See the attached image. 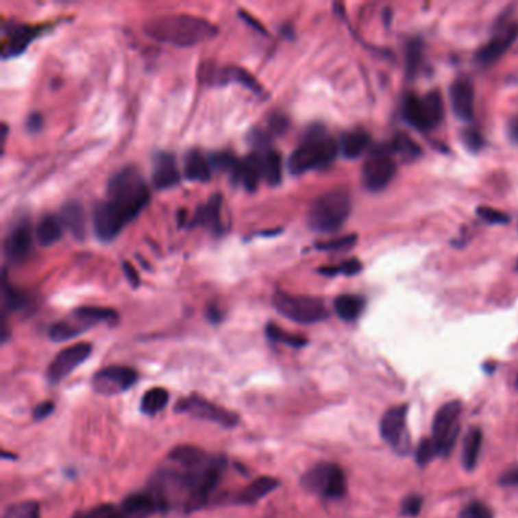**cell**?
Instances as JSON below:
<instances>
[{
  "instance_id": "6da1fadb",
  "label": "cell",
  "mask_w": 518,
  "mask_h": 518,
  "mask_svg": "<svg viewBox=\"0 0 518 518\" xmlns=\"http://www.w3.org/2000/svg\"><path fill=\"white\" fill-rule=\"evenodd\" d=\"M148 202L149 188L136 167L119 171L108 181L107 199L97 202L93 208L96 236L103 242L116 239Z\"/></svg>"
},
{
  "instance_id": "7a4b0ae2",
  "label": "cell",
  "mask_w": 518,
  "mask_h": 518,
  "mask_svg": "<svg viewBox=\"0 0 518 518\" xmlns=\"http://www.w3.org/2000/svg\"><path fill=\"white\" fill-rule=\"evenodd\" d=\"M143 31L149 38L160 43L188 47L213 38L218 34V27L201 17L188 14H169L148 20Z\"/></svg>"
},
{
  "instance_id": "3957f363",
  "label": "cell",
  "mask_w": 518,
  "mask_h": 518,
  "mask_svg": "<svg viewBox=\"0 0 518 518\" xmlns=\"http://www.w3.org/2000/svg\"><path fill=\"white\" fill-rule=\"evenodd\" d=\"M338 156V143L325 134L321 127H313L304 137V142L292 152L289 158V171L292 173H304L312 169L327 167Z\"/></svg>"
},
{
  "instance_id": "277c9868",
  "label": "cell",
  "mask_w": 518,
  "mask_h": 518,
  "mask_svg": "<svg viewBox=\"0 0 518 518\" xmlns=\"http://www.w3.org/2000/svg\"><path fill=\"white\" fill-rule=\"evenodd\" d=\"M352 201L345 192H328L313 201L309 210V225L318 233H334L347 222Z\"/></svg>"
},
{
  "instance_id": "5b68a950",
  "label": "cell",
  "mask_w": 518,
  "mask_h": 518,
  "mask_svg": "<svg viewBox=\"0 0 518 518\" xmlns=\"http://www.w3.org/2000/svg\"><path fill=\"white\" fill-rule=\"evenodd\" d=\"M272 304L278 313L298 324H317L328 317L324 301L307 295H291L283 291H277L272 298Z\"/></svg>"
},
{
  "instance_id": "8992f818",
  "label": "cell",
  "mask_w": 518,
  "mask_h": 518,
  "mask_svg": "<svg viewBox=\"0 0 518 518\" xmlns=\"http://www.w3.org/2000/svg\"><path fill=\"white\" fill-rule=\"evenodd\" d=\"M301 485L306 491L319 494L325 499H341L347 493V478L342 468L330 462H321L312 467L303 478Z\"/></svg>"
},
{
  "instance_id": "52a82bcc",
  "label": "cell",
  "mask_w": 518,
  "mask_h": 518,
  "mask_svg": "<svg viewBox=\"0 0 518 518\" xmlns=\"http://www.w3.org/2000/svg\"><path fill=\"white\" fill-rule=\"evenodd\" d=\"M403 114L412 127L419 131L436 128L444 117V103L439 92H429L418 97L409 95L403 105Z\"/></svg>"
},
{
  "instance_id": "ba28073f",
  "label": "cell",
  "mask_w": 518,
  "mask_h": 518,
  "mask_svg": "<svg viewBox=\"0 0 518 518\" xmlns=\"http://www.w3.org/2000/svg\"><path fill=\"white\" fill-rule=\"evenodd\" d=\"M462 412V404L459 402H450L441 406V409L436 412L435 419L432 426V439L435 441L438 454L447 456L453 450L454 444L459 435L460 426L459 418Z\"/></svg>"
},
{
  "instance_id": "9c48e42d",
  "label": "cell",
  "mask_w": 518,
  "mask_h": 518,
  "mask_svg": "<svg viewBox=\"0 0 518 518\" xmlns=\"http://www.w3.org/2000/svg\"><path fill=\"white\" fill-rule=\"evenodd\" d=\"M175 412H177V414H187L193 418L204 419V421L216 423L222 427H225V429L236 427L237 424H239V419H241L239 415L234 414V412L223 409L222 406L208 402L206 400V398H202L196 394H192L178 400L177 404H175Z\"/></svg>"
},
{
  "instance_id": "30bf717a",
  "label": "cell",
  "mask_w": 518,
  "mask_h": 518,
  "mask_svg": "<svg viewBox=\"0 0 518 518\" xmlns=\"http://www.w3.org/2000/svg\"><path fill=\"white\" fill-rule=\"evenodd\" d=\"M395 175V163L391 158L389 146L374 149L362 169V181L368 190L379 192L386 187Z\"/></svg>"
},
{
  "instance_id": "8fae6325",
  "label": "cell",
  "mask_w": 518,
  "mask_h": 518,
  "mask_svg": "<svg viewBox=\"0 0 518 518\" xmlns=\"http://www.w3.org/2000/svg\"><path fill=\"white\" fill-rule=\"evenodd\" d=\"M92 352L93 347L92 344H88V342H79V344L61 349L47 367L46 375L49 383L57 384L67 379L76 368L88 359Z\"/></svg>"
},
{
  "instance_id": "7c38bea8",
  "label": "cell",
  "mask_w": 518,
  "mask_h": 518,
  "mask_svg": "<svg viewBox=\"0 0 518 518\" xmlns=\"http://www.w3.org/2000/svg\"><path fill=\"white\" fill-rule=\"evenodd\" d=\"M137 380L136 369L125 365H111L97 371L92 379V386L97 394L116 395L131 389Z\"/></svg>"
},
{
  "instance_id": "4fadbf2b",
  "label": "cell",
  "mask_w": 518,
  "mask_h": 518,
  "mask_svg": "<svg viewBox=\"0 0 518 518\" xmlns=\"http://www.w3.org/2000/svg\"><path fill=\"white\" fill-rule=\"evenodd\" d=\"M6 260L12 264L23 263L32 253V230L27 222L14 227L3 242Z\"/></svg>"
},
{
  "instance_id": "5bb4252c",
  "label": "cell",
  "mask_w": 518,
  "mask_h": 518,
  "mask_svg": "<svg viewBox=\"0 0 518 518\" xmlns=\"http://www.w3.org/2000/svg\"><path fill=\"white\" fill-rule=\"evenodd\" d=\"M406 417H408V406H394L382 417L380 433L382 438L392 447H400L406 433Z\"/></svg>"
},
{
  "instance_id": "9a60e30c",
  "label": "cell",
  "mask_w": 518,
  "mask_h": 518,
  "mask_svg": "<svg viewBox=\"0 0 518 518\" xmlns=\"http://www.w3.org/2000/svg\"><path fill=\"white\" fill-rule=\"evenodd\" d=\"M517 35L518 25H508L499 35H495V37L489 40L484 47H480V51L476 55V60H478L480 64H491V62L499 60L502 55L508 51L509 46L513 45L514 40L517 38Z\"/></svg>"
},
{
  "instance_id": "2e32d148",
  "label": "cell",
  "mask_w": 518,
  "mask_h": 518,
  "mask_svg": "<svg viewBox=\"0 0 518 518\" xmlns=\"http://www.w3.org/2000/svg\"><path fill=\"white\" fill-rule=\"evenodd\" d=\"M450 102L454 114L460 121H470L474 111V87L467 78H459L453 82L450 88Z\"/></svg>"
},
{
  "instance_id": "e0dca14e",
  "label": "cell",
  "mask_w": 518,
  "mask_h": 518,
  "mask_svg": "<svg viewBox=\"0 0 518 518\" xmlns=\"http://www.w3.org/2000/svg\"><path fill=\"white\" fill-rule=\"evenodd\" d=\"M121 514L123 518H149L160 513L158 503L149 491L132 493L125 497L121 505Z\"/></svg>"
},
{
  "instance_id": "ac0fdd59",
  "label": "cell",
  "mask_w": 518,
  "mask_h": 518,
  "mask_svg": "<svg viewBox=\"0 0 518 518\" xmlns=\"http://www.w3.org/2000/svg\"><path fill=\"white\" fill-rule=\"evenodd\" d=\"M181 180V173L178 171L177 162L172 153L160 152L158 156L153 160V172H152V181L153 186L160 190L164 188H171L177 186Z\"/></svg>"
},
{
  "instance_id": "d6986e66",
  "label": "cell",
  "mask_w": 518,
  "mask_h": 518,
  "mask_svg": "<svg viewBox=\"0 0 518 518\" xmlns=\"http://www.w3.org/2000/svg\"><path fill=\"white\" fill-rule=\"evenodd\" d=\"M222 196L221 193H214L204 206H201L192 219L190 227H204L214 234L222 233Z\"/></svg>"
},
{
  "instance_id": "ffe728a7",
  "label": "cell",
  "mask_w": 518,
  "mask_h": 518,
  "mask_svg": "<svg viewBox=\"0 0 518 518\" xmlns=\"http://www.w3.org/2000/svg\"><path fill=\"white\" fill-rule=\"evenodd\" d=\"M40 29L34 26L26 25H12L8 27L5 34V45H3V58L16 57V55L26 51L34 38H37Z\"/></svg>"
},
{
  "instance_id": "44dd1931",
  "label": "cell",
  "mask_w": 518,
  "mask_h": 518,
  "mask_svg": "<svg viewBox=\"0 0 518 518\" xmlns=\"http://www.w3.org/2000/svg\"><path fill=\"white\" fill-rule=\"evenodd\" d=\"M278 486V479L271 478V476H260V478H257L237 493V495L234 497V503L236 505H256L257 502H260L263 497L271 494Z\"/></svg>"
},
{
  "instance_id": "7402d4cb",
  "label": "cell",
  "mask_w": 518,
  "mask_h": 518,
  "mask_svg": "<svg viewBox=\"0 0 518 518\" xmlns=\"http://www.w3.org/2000/svg\"><path fill=\"white\" fill-rule=\"evenodd\" d=\"M263 178V157L258 156L257 152L249 153L241 162L239 167V177L237 181H241L242 186L248 192L257 190L258 183Z\"/></svg>"
},
{
  "instance_id": "603a6c76",
  "label": "cell",
  "mask_w": 518,
  "mask_h": 518,
  "mask_svg": "<svg viewBox=\"0 0 518 518\" xmlns=\"http://www.w3.org/2000/svg\"><path fill=\"white\" fill-rule=\"evenodd\" d=\"M212 163L201 151H190L184 158V175L190 181L207 183L212 178Z\"/></svg>"
},
{
  "instance_id": "cb8c5ba5",
  "label": "cell",
  "mask_w": 518,
  "mask_h": 518,
  "mask_svg": "<svg viewBox=\"0 0 518 518\" xmlns=\"http://www.w3.org/2000/svg\"><path fill=\"white\" fill-rule=\"evenodd\" d=\"M72 317L79 321V323L87 328L93 327L96 324L101 323H107V324H114L119 321V314L113 309H107V307H95V306H86V307H79L73 312Z\"/></svg>"
},
{
  "instance_id": "d4e9b609",
  "label": "cell",
  "mask_w": 518,
  "mask_h": 518,
  "mask_svg": "<svg viewBox=\"0 0 518 518\" xmlns=\"http://www.w3.org/2000/svg\"><path fill=\"white\" fill-rule=\"evenodd\" d=\"M60 219L64 228L73 234L75 239L82 241L86 236V214L78 202H69L60 212Z\"/></svg>"
},
{
  "instance_id": "484cf974",
  "label": "cell",
  "mask_w": 518,
  "mask_h": 518,
  "mask_svg": "<svg viewBox=\"0 0 518 518\" xmlns=\"http://www.w3.org/2000/svg\"><path fill=\"white\" fill-rule=\"evenodd\" d=\"M62 230H64V225H62L60 216L47 214L35 228V239L41 247H51V245L61 239Z\"/></svg>"
},
{
  "instance_id": "4316f807",
  "label": "cell",
  "mask_w": 518,
  "mask_h": 518,
  "mask_svg": "<svg viewBox=\"0 0 518 518\" xmlns=\"http://www.w3.org/2000/svg\"><path fill=\"white\" fill-rule=\"evenodd\" d=\"M482 443H484V433L479 427H473L464 438V445H462V464L467 470H473L479 460V454L482 450Z\"/></svg>"
},
{
  "instance_id": "83f0119b",
  "label": "cell",
  "mask_w": 518,
  "mask_h": 518,
  "mask_svg": "<svg viewBox=\"0 0 518 518\" xmlns=\"http://www.w3.org/2000/svg\"><path fill=\"white\" fill-rule=\"evenodd\" d=\"M369 145V136L367 131L354 130L349 131L341 140V149L342 153L347 158H357L367 151Z\"/></svg>"
},
{
  "instance_id": "f1b7e54d",
  "label": "cell",
  "mask_w": 518,
  "mask_h": 518,
  "mask_svg": "<svg viewBox=\"0 0 518 518\" xmlns=\"http://www.w3.org/2000/svg\"><path fill=\"white\" fill-rule=\"evenodd\" d=\"M169 391L164 388H151L149 391H146L142 397L140 410H142L145 415L149 417L157 415L162 410H164L167 403H169Z\"/></svg>"
},
{
  "instance_id": "f546056e",
  "label": "cell",
  "mask_w": 518,
  "mask_h": 518,
  "mask_svg": "<svg viewBox=\"0 0 518 518\" xmlns=\"http://www.w3.org/2000/svg\"><path fill=\"white\" fill-rule=\"evenodd\" d=\"M365 307V301L357 295H341L334 299V310L338 317L344 321H354L360 317Z\"/></svg>"
},
{
  "instance_id": "4dcf8cb0",
  "label": "cell",
  "mask_w": 518,
  "mask_h": 518,
  "mask_svg": "<svg viewBox=\"0 0 518 518\" xmlns=\"http://www.w3.org/2000/svg\"><path fill=\"white\" fill-rule=\"evenodd\" d=\"M86 330L87 328L72 317L66 321H58V323L49 327V338L53 342H64L76 338V336L82 334Z\"/></svg>"
},
{
  "instance_id": "1f68e13d",
  "label": "cell",
  "mask_w": 518,
  "mask_h": 518,
  "mask_svg": "<svg viewBox=\"0 0 518 518\" xmlns=\"http://www.w3.org/2000/svg\"><path fill=\"white\" fill-rule=\"evenodd\" d=\"M263 178L269 186H278L282 181V156L274 149L263 156Z\"/></svg>"
},
{
  "instance_id": "d6a6232c",
  "label": "cell",
  "mask_w": 518,
  "mask_h": 518,
  "mask_svg": "<svg viewBox=\"0 0 518 518\" xmlns=\"http://www.w3.org/2000/svg\"><path fill=\"white\" fill-rule=\"evenodd\" d=\"M266 336H268V339H271L272 342H278V344L288 345L292 348H303L304 345H307V339L303 338V336L292 334L275 324L266 325Z\"/></svg>"
},
{
  "instance_id": "836d02e7",
  "label": "cell",
  "mask_w": 518,
  "mask_h": 518,
  "mask_svg": "<svg viewBox=\"0 0 518 518\" xmlns=\"http://www.w3.org/2000/svg\"><path fill=\"white\" fill-rule=\"evenodd\" d=\"M27 304V297L23 291L16 289L8 283L6 274H3V307L5 312H17Z\"/></svg>"
},
{
  "instance_id": "e575fe53",
  "label": "cell",
  "mask_w": 518,
  "mask_h": 518,
  "mask_svg": "<svg viewBox=\"0 0 518 518\" xmlns=\"http://www.w3.org/2000/svg\"><path fill=\"white\" fill-rule=\"evenodd\" d=\"M389 151L400 153V156L404 158H415L421 153V149H419V146L414 142V140L404 134H398L394 140H392V143L389 145Z\"/></svg>"
},
{
  "instance_id": "d590c367",
  "label": "cell",
  "mask_w": 518,
  "mask_h": 518,
  "mask_svg": "<svg viewBox=\"0 0 518 518\" xmlns=\"http://www.w3.org/2000/svg\"><path fill=\"white\" fill-rule=\"evenodd\" d=\"M3 518H41L40 505L34 500H26L8 506Z\"/></svg>"
},
{
  "instance_id": "8d00e7d4",
  "label": "cell",
  "mask_w": 518,
  "mask_h": 518,
  "mask_svg": "<svg viewBox=\"0 0 518 518\" xmlns=\"http://www.w3.org/2000/svg\"><path fill=\"white\" fill-rule=\"evenodd\" d=\"M421 60H423V46L421 41L414 40L410 41L408 46V52H406V70H408V75L415 76L419 66H421Z\"/></svg>"
},
{
  "instance_id": "74e56055",
  "label": "cell",
  "mask_w": 518,
  "mask_h": 518,
  "mask_svg": "<svg viewBox=\"0 0 518 518\" xmlns=\"http://www.w3.org/2000/svg\"><path fill=\"white\" fill-rule=\"evenodd\" d=\"M362 271V263L356 258H352V260H347L344 263H341L338 266H324L321 268L319 272L327 277H333L338 274H344V275H356L357 272Z\"/></svg>"
},
{
  "instance_id": "f35d334b",
  "label": "cell",
  "mask_w": 518,
  "mask_h": 518,
  "mask_svg": "<svg viewBox=\"0 0 518 518\" xmlns=\"http://www.w3.org/2000/svg\"><path fill=\"white\" fill-rule=\"evenodd\" d=\"M435 456H438V449H436L435 441H433L432 438H424L421 441V444L418 445L417 462L419 465H427L429 462L435 459Z\"/></svg>"
},
{
  "instance_id": "ab89813d",
  "label": "cell",
  "mask_w": 518,
  "mask_h": 518,
  "mask_svg": "<svg viewBox=\"0 0 518 518\" xmlns=\"http://www.w3.org/2000/svg\"><path fill=\"white\" fill-rule=\"evenodd\" d=\"M459 518H494V515L493 510L489 509L485 503L473 502L462 509Z\"/></svg>"
},
{
  "instance_id": "60d3db41",
  "label": "cell",
  "mask_w": 518,
  "mask_h": 518,
  "mask_svg": "<svg viewBox=\"0 0 518 518\" xmlns=\"http://www.w3.org/2000/svg\"><path fill=\"white\" fill-rule=\"evenodd\" d=\"M478 214H479V218L482 221H485L488 223H506V222H509L508 214L500 212V210L491 208V207H479Z\"/></svg>"
},
{
  "instance_id": "b9f144b4",
  "label": "cell",
  "mask_w": 518,
  "mask_h": 518,
  "mask_svg": "<svg viewBox=\"0 0 518 518\" xmlns=\"http://www.w3.org/2000/svg\"><path fill=\"white\" fill-rule=\"evenodd\" d=\"M357 237L354 234L352 236H344V237H339V239H334V241H328V242H324V243H319L318 245V249H324V251H338V249H345V248H352L353 245L356 243Z\"/></svg>"
},
{
  "instance_id": "7bdbcfd3",
  "label": "cell",
  "mask_w": 518,
  "mask_h": 518,
  "mask_svg": "<svg viewBox=\"0 0 518 518\" xmlns=\"http://www.w3.org/2000/svg\"><path fill=\"white\" fill-rule=\"evenodd\" d=\"M423 509V499L419 495H409L402 505V514L404 517H417Z\"/></svg>"
},
{
  "instance_id": "ee69618b",
  "label": "cell",
  "mask_w": 518,
  "mask_h": 518,
  "mask_svg": "<svg viewBox=\"0 0 518 518\" xmlns=\"http://www.w3.org/2000/svg\"><path fill=\"white\" fill-rule=\"evenodd\" d=\"M269 132H274V134H282L289 127L288 119H286L283 114H274L269 117Z\"/></svg>"
},
{
  "instance_id": "f6af8a7d",
  "label": "cell",
  "mask_w": 518,
  "mask_h": 518,
  "mask_svg": "<svg viewBox=\"0 0 518 518\" xmlns=\"http://www.w3.org/2000/svg\"><path fill=\"white\" fill-rule=\"evenodd\" d=\"M53 409H55V403L53 402H49V400L43 402V403H40V404L35 406L34 412H32V417H34L35 421H41V419H45V418H47L49 415H51L52 412H53Z\"/></svg>"
},
{
  "instance_id": "bcb514c9",
  "label": "cell",
  "mask_w": 518,
  "mask_h": 518,
  "mask_svg": "<svg viewBox=\"0 0 518 518\" xmlns=\"http://www.w3.org/2000/svg\"><path fill=\"white\" fill-rule=\"evenodd\" d=\"M110 506H111V503H103V505L95 506L88 510H84V513L75 514L72 518H101L105 513H107Z\"/></svg>"
},
{
  "instance_id": "7dc6e473",
  "label": "cell",
  "mask_w": 518,
  "mask_h": 518,
  "mask_svg": "<svg viewBox=\"0 0 518 518\" xmlns=\"http://www.w3.org/2000/svg\"><path fill=\"white\" fill-rule=\"evenodd\" d=\"M464 140H465V145L468 146V148H471V149L482 148V136L479 134L478 131H474V130L465 131L464 132Z\"/></svg>"
},
{
  "instance_id": "c3c4849f",
  "label": "cell",
  "mask_w": 518,
  "mask_h": 518,
  "mask_svg": "<svg viewBox=\"0 0 518 518\" xmlns=\"http://www.w3.org/2000/svg\"><path fill=\"white\" fill-rule=\"evenodd\" d=\"M123 272H125V277H127L128 282L131 283V286H134V288H137L138 283H140L138 274H137V271L134 268H132V266L128 262H123Z\"/></svg>"
},
{
  "instance_id": "681fc988",
  "label": "cell",
  "mask_w": 518,
  "mask_h": 518,
  "mask_svg": "<svg viewBox=\"0 0 518 518\" xmlns=\"http://www.w3.org/2000/svg\"><path fill=\"white\" fill-rule=\"evenodd\" d=\"M41 125H43V119H41V116L38 113H34L26 121V127L31 132H37L41 128Z\"/></svg>"
},
{
  "instance_id": "f907efd6",
  "label": "cell",
  "mask_w": 518,
  "mask_h": 518,
  "mask_svg": "<svg viewBox=\"0 0 518 518\" xmlns=\"http://www.w3.org/2000/svg\"><path fill=\"white\" fill-rule=\"evenodd\" d=\"M500 482L505 485H518V467L503 474Z\"/></svg>"
},
{
  "instance_id": "816d5d0a",
  "label": "cell",
  "mask_w": 518,
  "mask_h": 518,
  "mask_svg": "<svg viewBox=\"0 0 518 518\" xmlns=\"http://www.w3.org/2000/svg\"><path fill=\"white\" fill-rule=\"evenodd\" d=\"M207 318L212 321V323L218 324L222 321V313L219 310L218 306H208L207 307Z\"/></svg>"
},
{
  "instance_id": "f5cc1de1",
  "label": "cell",
  "mask_w": 518,
  "mask_h": 518,
  "mask_svg": "<svg viewBox=\"0 0 518 518\" xmlns=\"http://www.w3.org/2000/svg\"><path fill=\"white\" fill-rule=\"evenodd\" d=\"M241 17H242V18H245V20H247V22H248V23H251V26L256 27V29H257L258 32H262V34H264V32H266V31L263 29V26H260V23L256 22V20H254L253 17H251V16H248L247 11H241Z\"/></svg>"
},
{
  "instance_id": "db71d44e",
  "label": "cell",
  "mask_w": 518,
  "mask_h": 518,
  "mask_svg": "<svg viewBox=\"0 0 518 518\" xmlns=\"http://www.w3.org/2000/svg\"><path fill=\"white\" fill-rule=\"evenodd\" d=\"M509 134L514 140L518 142V116L513 119V122L509 123Z\"/></svg>"
},
{
  "instance_id": "11a10c76",
  "label": "cell",
  "mask_w": 518,
  "mask_h": 518,
  "mask_svg": "<svg viewBox=\"0 0 518 518\" xmlns=\"http://www.w3.org/2000/svg\"><path fill=\"white\" fill-rule=\"evenodd\" d=\"M101 518H123V517H122V514H121V510H119L117 508H114L113 505H111V506L108 508L107 513H105Z\"/></svg>"
},
{
  "instance_id": "9f6ffc18",
  "label": "cell",
  "mask_w": 518,
  "mask_h": 518,
  "mask_svg": "<svg viewBox=\"0 0 518 518\" xmlns=\"http://www.w3.org/2000/svg\"><path fill=\"white\" fill-rule=\"evenodd\" d=\"M2 458H3V459H16V454H11V453L2 452Z\"/></svg>"
},
{
  "instance_id": "6f0895ef",
  "label": "cell",
  "mask_w": 518,
  "mask_h": 518,
  "mask_svg": "<svg viewBox=\"0 0 518 518\" xmlns=\"http://www.w3.org/2000/svg\"><path fill=\"white\" fill-rule=\"evenodd\" d=\"M517 388H518V377H517Z\"/></svg>"
},
{
  "instance_id": "680465c9",
  "label": "cell",
  "mask_w": 518,
  "mask_h": 518,
  "mask_svg": "<svg viewBox=\"0 0 518 518\" xmlns=\"http://www.w3.org/2000/svg\"><path fill=\"white\" fill-rule=\"evenodd\" d=\"M517 269H518V262H517Z\"/></svg>"
}]
</instances>
